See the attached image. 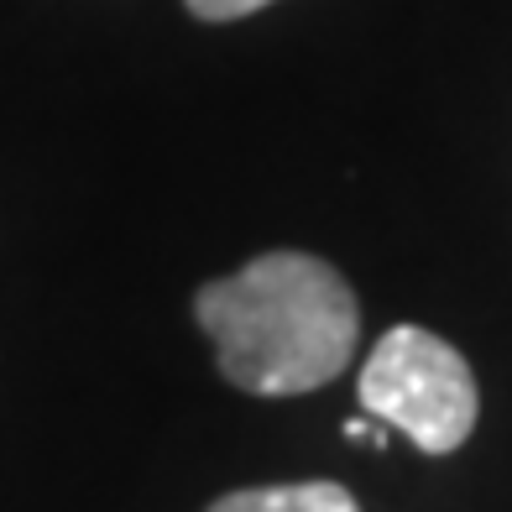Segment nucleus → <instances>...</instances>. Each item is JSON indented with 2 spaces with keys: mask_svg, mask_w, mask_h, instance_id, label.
<instances>
[{
  "mask_svg": "<svg viewBox=\"0 0 512 512\" xmlns=\"http://www.w3.org/2000/svg\"><path fill=\"white\" fill-rule=\"evenodd\" d=\"M361 408L408 434L424 455H450L476 429L481 392L465 356L418 324H398L361 366Z\"/></svg>",
  "mask_w": 512,
  "mask_h": 512,
  "instance_id": "2",
  "label": "nucleus"
},
{
  "mask_svg": "<svg viewBox=\"0 0 512 512\" xmlns=\"http://www.w3.org/2000/svg\"><path fill=\"white\" fill-rule=\"evenodd\" d=\"M215 361L241 392L293 398L351 366L361 309L351 283L309 251H267L194 298Z\"/></svg>",
  "mask_w": 512,
  "mask_h": 512,
  "instance_id": "1",
  "label": "nucleus"
},
{
  "mask_svg": "<svg viewBox=\"0 0 512 512\" xmlns=\"http://www.w3.org/2000/svg\"><path fill=\"white\" fill-rule=\"evenodd\" d=\"M209 512H361V507L335 481H298V486H251V492H230Z\"/></svg>",
  "mask_w": 512,
  "mask_h": 512,
  "instance_id": "3",
  "label": "nucleus"
},
{
  "mask_svg": "<svg viewBox=\"0 0 512 512\" xmlns=\"http://www.w3.org/2000/svg\"><path fill=\"white\" fill-rule=\"evenodd\" d=\"M199 21H241V16H251V11H262V6H272V0H183Z\"/></svg>",
  "mask_w": 512,
  "mask_h": 512,
  "instance_id": "4",
  "label": "nucleus"
}]
</instances>
